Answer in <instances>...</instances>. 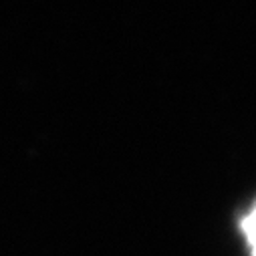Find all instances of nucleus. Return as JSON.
I'll list each match as a JSON object with an SVG mask.
<instances>
[{
    "instance_id": "1",
    "label": "nucleus",
    "mask_w": 256,
    "mask_h": 256,
    "mask_svg": "<svg viewBox=\"0 0 256 256\" xmlns=\"http://www.w3.org/2000/svg\"><path fill=\"white\" fill-rule=\"evenodd\" d=\"M242 232H244L246 244H248V248H250V254L256 256V204H254V208L244 216V220H242Z\"/></svg>"
}]
</instances>
